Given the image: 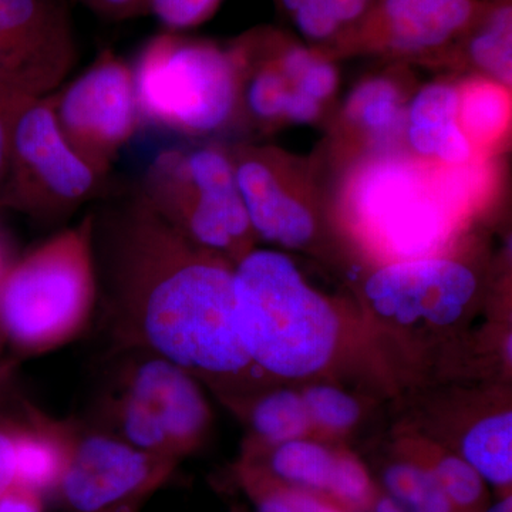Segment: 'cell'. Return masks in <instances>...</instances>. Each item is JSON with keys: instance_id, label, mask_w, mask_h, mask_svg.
I'll list each match as a JSON object with an SVG mask.
<instances>
[{"instance_id": "1", "label": "cell", "mask_w": 512, "mask_h": 512, "mask_svg": "<svg viewBox=\"0 0 512 512\" xmlns=\"http://www.w3.org/2000/svg\"><path fill=\"white\" fill-rule=\"evenodd\" d=\"M92 239L113 349L170 360L231 412L275 386L239 338L232 262L188 241L140 191L94 212Z\"/></svg>"}, {"instance_id": "2", "label": "cell", "mask_w": 512, "mask_h": 512, "mask_svg": "<svg viewBox=\"0 0 512 512\" xmlns=\"http://www.w3.org/2000/svg\"><path fill=\"white\" fill-rule=\"evenodd\" d=\"M501 170L500 157L439 167L394 151L318 173L350 258L372 266L454 247L497 204Z\"/></svg>"}, {"instance_id": "3", "label": "cell", "mask_w": 512, "mask_h": 512, "mask_svg": "<svg viewBox=\"0 0 512 512\" xmlns=\"http://www.w3.org/2000/svg\"><path fill=\"white\" fill-rule=\"evenodd\" d=\"M235 323L248 356L272 382L332 380L355 338L348 308L298 259L252 249L234 266Z\"/></svg>"}, {"instance_id": "4", "label": "cell", "mask_w": 512, "mask_h": 512, "mask_svg": "<svg viewBox=\"0 0 512 512\" xmlns=\"http://www.w3.org/2000/svg\"><path fill=\"white\" fill-rule=\"evenodd\" d=\"M99 303L92 214L0 271V338L19 357L79 338Z\"/></svg>"}, {"instance_id": "5", "label": "cell", "mask_w": 512, "mask_h": 512, "mask_svg": "<svg viewBox=\"0 0 512 512\" xmlns=\"http://www.w3.org/2000/svg\"><path fill=\"white\" fill-rule=\"evenodd\" d=\"M113 350L89 423L177 463L197 453L214 421L204 386L164 357Z\"/></svg>"}, {"instance_id": "6", "label": "cell", "mask_w": 512, "mask_h": 512, "mask_svg": "<svg viewBox=\"0 0 512 512\" xmlns=\"http://www.w3.org/2000/svg\"><path fill=\"white\" fill-rule=\"evenodd\" d=\"M467 235L437 254L366 266L359 305L370 330L430 342L473 318L484 296V262Z\"/></svg>"}, {"instance_id": "7", "label": "cell", "mask_w": 512, "mask_h": 512, "mask_svg": "<svg viewBox=\"0 0 512 512\" xmlns=\"http://www.w3.org/2000/svg\"><path fill=\"white\" fill-rule=\"evenodd\" d=\"M133 73L141 121L200 141L239 127V73L229 46L168 30L141 49Z\"/></svg>"}, {"instance_id": "8", "label": "cell", "mask_w": 512, "mask_h": 512, "mask_svg": "<svg viewBox=\"0 0 512 512\" xmlns=\"http://www.w3.org/2000/svg\"><path fill=\"white\" fill-rule=\"evenodd\" d=\"M138 191L188 241L234 265L256 248L231 150L218 141L158 154Z\"/></svg>"}, {"instance_id": "9", "label": "cell", "mask_w": 512, "mask_h": 512, "mask_svg": "<svg viewBox=\"0 0 512 512\" xmlns=\"http://www.w3.org/2000/svg\"><path fill=\"white\" fill-rule=\"evenodd\" d=\"M239 194L258 241L288 254L339 262L348 255L315 161L276 146L229 147Z\"/></svg>"}, {"instance_id": "10", "label": "cell", "mask_w": 512, "mask_h": 512, "mask_svg": "<svg viewBox=\"0 0 512 512\" xmlns=\"http://www.w3.org/2000/svg\"><path fill=\"white\" fill-rule=\"evenodd\" d=\"M106 177L70 146L57 123L55 96L30 100L12 131L0 207L39 221H59L97 197Z\"/></svg>"}, {"instance_id": "11", "label": "cell", "mask_w": 512, "mask_h": 512, "mask_svg": "<svg viewBox=\"0 0 512 512\" xmlns=\"http://www.w3.org/2000/svg\"><path fill=\"white\" fill-rule=\"evenodd\" d=\"M66 464L55 498L63 512H109L147 503L177 470V461L131 446L89 421L57 419Z\"/></svg>"}, {"instance_id": "12", "label": "cell", "mask_w": 512, "mask_h": 512, "mask_svg": "<svg viewBox=\"0 0 512 512\" xmlns=\"http://www.w3.org/2000/svg\"><path fill=\"white\" fill-rule=\"evenodd\" d=\"M485 5L487 0H373L363 18L340 37L336 60L377 57L441 70Z\"/></svg>"}, {"instance_id": "13", "label": "cell", "mask_w": 512, "mask_h": 512, "mask_svg": "<svg viewBox=\"0 0 512 512\" xmlns=\"http://www.w3.org/2000/svg\"><path fill=\"white\" fill-rule=\"evenodd\" d=\"M53 96L63 136L86 163L106 177L141 123L133 67L106 50Z\"/></svg>"}, {"instance_id": "14", "label": "cell", "mask_w": 512, "mask_h": 512, "mask_svg": "<svg viewBox=\"0 0 512 512\" xmlns=\"http://www.w3.org/2000/svg\"><path fill=\"white\" fill-rule=\"evenodd\" d=\"M76 62L66 0H0V99L49 96Z\"/></svg>"}, {"instance_id": "15", "label": "cell", "mask_w": 512, "mask_h": 512, "mask_svg": "<svg viewBox=\"0 0 512 512\" xmlns=\"http://www.w3.org/2000/svg\"><path fill=\"white\" fill-rule=\"evenodd\" d=\"M417 84L412 66L386 63L363 76L338 103L326 124L322 157L316 167L332 171L379 154L403 151L407 104Z\"/></svg>"}, {"instance_id": "16", "label": "cell", "mask_w": 512, "mask_h": 512, "mask_svg": "<svg viewBox=\"0 0 512 512\" xmlns=\"http://www.w3.org/2000/svg\"><path fill=\"white\" fill-rule=\"evenodd\" d=\"M241 458L285 483L328 498L345 512H373L382 493L365 463L342 444L309 437Z\"/></svg>"}, {"instance_id": "17", "label": "cell", "mask_w": 512, "mask_h": 512, "mask_svg": "<svg viewBox=\"0 0 512 512\" xmlns=\"http://www.w3.org/2000/svg\"><path fill=\"white\" fill-rule=\"evenodd\" d=\"M403 151L421 163L439 167L483 160L461 131L456 74L447 73L416 87L407 104Z\"/></svg>"}, {"instance_id": "18", "label": "cell", "mask_w": 512, "mask_h": 512, "mask_svg": "<svg viewBox=\"0 0 512 512\" xmlns=\"http://www.w3.org/2000/svg\"><path fill=\"white\" fill-rule=\"evenodd\" d=\"M511 62L512 0H487L480 18L453 46L441 70L476 74L511 89Z\"/></svg>"}, {"instance_id": "19", "label": "cell", "mask_w": 512, "mask_h": 512, "mask_svg": "<svg viewBox=\"0 0 512 512\" xmlns=\"http://www.w3.org/2000/svg\"><path fill=\"white\" fill-rule=\"evenodd\" d=\"M461 131L478 158L503 156L511 138V89L476 74H456Z\"/></svg>"}, {"instance_id": "20", "label": "cell", "mask_w": 512, "mask_h": 512, "mask_svg": "<svg viewBox=\"0 0 512 512\" xmlns=\"http://www.w3.org/2000/svg\"><path fill=\"white\" fill-rule=\"evenodd\" d=\"M248 429L241 454H254L289 441L313 437V427L301 390L281 387L262 390L235 410Z\"/></svg>"}, {"instance_id": "21", "label": "cell", "mask_w": 512, "mask_h": 512, "mask_svg": "<svg viewBox=\"0 0 512 512\" xmlns=\"http://www.w3.org/2000/svg\"><path fill=\"white\" fill-rule=\"evenodd\" d=\"M480 474L497 497L512 491V412L510 406L484 410L446 446Z\"/></svg>"}, {"instance_id": "22", "label": "cell", "mask_w": 512, "mask_h": 512, "mask_svg": "<svg viewBox=\"0 0 512 512\" xmlns=\"http://www.w3.org/2000/svg\"><path fill=\"white\" fill-rule=\"evenodd\" d=\"M394 451L412 458L430 471L458 512H484L490 491L480 474L464 458L427 436H404Z\"/></svg>"}, {"instance_id": "23", "label": "cell", "mask_w": 512, "mask_h": 512, "mask_svg": "<svg viewBox=\"0 0 512 512\" xmlns=\"http://www.w3.org/2000/svg\"><path fill=\"white\" fill-rule=\"evenodd\" d=\"M229 477L247 497L254 512H345L328 498L285 483L245 458L239 457L232 464Z\"/></svg>"}, {"instance_id": "24", "label": "cell", "mask_w": 512, "mask_h": 512, "mask_svg": "<svg viewBox=\"0 0 512 512\" xmlns=\"http://www.w3.org/2000/svg\"><path fill=\"white\" fill-rule=\"evenodd\" d=\"M376 483L404 512H458L430 471L397 451L380 467Z\"/></svg>"}, {"instance_id": "25", "label": "cell", "mask_w": 512, "mask_h": 512, "mask_svg": "<svg viewBox=\"0 0 512 512\" xmlns=\"http://www.w3.org/2000/svg\"><path fill=\"white\" fill-rule=\"evenodd\" d=\"M299 390L308 409L315 439L340 444L359 427L365 416L362 400L330 380L303 383Z\"/></svg>"}, {"instance_id": "26", "label": "cell", "mask_w": 512, "mask_h": 512, "mask_svg": "<svg viewBox=\"0 0 512 512\" xmlns=\"http://www.w3.org/2000/svg\"><path fill=\"white\" fill-rule=\"evenodd\" d=\"M275 5L302 42L323 50L336 60V47L343 28L329 0H275Z\"/></svg>"}, {"instance_id": "27", "label": "cell", "mask_w": 512, "mask_h": 512, "mask_svg": "<svg viewBox=\"0 0 512 512\" xmlns=\"http://www.w3.org/2000/svg\"><path fill=\"white\" fill-rule=\"evenodd\" d=\"M222 0H150V13L171 32L197 28L212 18Z\"/></svg>"}, {"instance_id": "28", "label": "cell", "mask_w": 512, "mask_h": 512, "mask_svg": "<svg viewBox=\"0 0 512 512\" xmlns=\"http://www.w3.org/2000/svg\"><path fill=\"white\" fill-rule=\"evenodd\" d=\"M16 480L15 421L0 413V495L8 491Z\"/></svg>"}, {"instance_id": "29", "label": "cell", "mask_w": 512, "mask_h": 512, "mask_svg": "<svg viewBox=\"0 0 512 512\" xmlns=\"http://www.w3.org/2000/svg\"><path fill=\"white\" fill-rule=\"evenodd\" d=\"M28 101L30 100L0 99V191L8 177L13 126L20 109Z\"/></svg>"}, {"instance_id": "30", "label": "cell", "mask_w": 512, "mask_h": 512, "mask_svg": "<svg viewBox=\"0 0 512 512\" xmlns=\"http://www.w3.org/2000/svg\"><path fill=\"white\" fill-rule=\"evenodd\" d=\"M45 501L42 494L15 483L0 495V512H45Z\"/></svg>"}, {"instance_id": "31", "label": "cell", "mask_w": 512, "mask_h": 512, "mask_svg": "<svg viewBox=\"0 0 512 512\" xmlns=\"http://www.w3.org/2000/svg\"><path fill=\"white\" fill-rule=\"evenodd\" d=\"M372 3L373 0H329L330 8L339 20L343 33L363 18Z\"/></svg>"}, {"instance_id": "32", "label": "cell", "mask_w": 512, "mask_h": 512, "mask_svg": "<svg viewBox=\"0 0 512 512\" xmlns=\"http://www.w3.org/2000/svg\"><path fill=\"white\" fill-rule=\"evenodd\" d=\"M373 512H404L402 508L399 507L392 498L387 497L386 494H380L379 498H377L375 508H373Z\"/></svg>"}, {"instance_id": "33", "label": "cell", "mask_w": 512, "mask_h": 512, "mask_svg": "<svg viewBox=\"0 0 512 512\" xmlns=\"http://www.w3.org/2000/svg\"><path fill=\"white\" fill-rule=\"evenodd\" d=\"M484 512H512V494L497 497V501L488 505Z\"/></svg>"}, {"instance_id": "34", "label": "cell", "mask_w": 512, "mask_h": 512, "mask_svg": "<svg viewBox=\"0 0 512 512\" xmlns=\"http://www.w3.org/2000/svg\"><path fill=\"white\" fill-rule=\"evenodd\" d=\"M3 345V340L0 338V346ZM10 366L5 363H0V386L9 382Z\"/></svg>"}, {"instance_id": "35", "label": "cell", "mask_w": 512, "mask_h": 512, "mask_svg": "<svg viewBox=\"0 0 512 512\" xmlns=\"http://www.w3.org/2000/svg\"><path fill=\"white\" fill-rule=\"evenodd\" d=\"M146 503H134L123 505V507L116 508V510H111L109 512H140L141 508L144 507Z\"/></svg>"}, {"instance_id": "36", "label": "cell", "mask_w": 512, "mask_h": 512, "mask_svg": "<svg viewBox=\"0 0 512 512\" xmlns=\"http://www.w3.org/2000/svg\"><path fill=\"white\" fill-rule=\"evenodd\" d=\"M227 512H254L251 510H248L247 507H244V505L241 504H234L229 507V510Z\"/></svg>"}, {"instance_id": "37", "label": "cell", "mask_w": 512, "mask_h": 512, "mask_svg": "<svg viewBox=\"0 0 512 512\" xmlns=\"http://www.w3.org/2000/svg\"><path fill=\"white\" fill-rule=\"evenodd\" d=\"M6 386L0 387V399H2V394L5 392Z\"/></svg>"}, {"instance_id": "38", "label": "cell", "mask_w": 512, "mask_h": 512, "mask_svg": "<svg viewBox=\"0 0 512 512\" xmlns=\"http://www.w3.org/2000/svg\"><path fill=\"white\" fill-rule=\"evenodd\" d=\"M82 2L84 3V5H86V3H87V0H82Z\"/></svg>"}, {"instance_id": "39", "label": "cell", "mask_w": 512, "mask_h": 512, "mask_svg": "<svg viewBox=\"0 0 512 512\" xmlns=\"http://www.w3.org/2000/svg\"><path fill=\"white\" fill-rule=\"evenodd\" d=\"M0 271H2V266H0Z\"/></svg>"}]
</instances>
